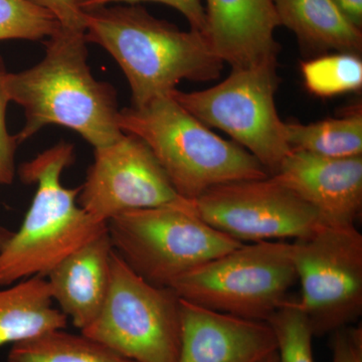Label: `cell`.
<instances>
[{
    "label": "cell",
    "instance_id": "14",
    "mask_svg": "<svg viewBox=\"0 0 362 362\" xmlns=\"http://www.w3.org/2000/svg\"><path fill=\"white\" fill-rule=\"evenodd\" d=\"M206 37L232 69L278 63L280 25L274 0H206Z\"/></svg>",
    "mask_w": 362,
    "mask_h": 362
},
{
    "label": "cell",
    "instance_id": "5",
    "mask_svg": "<svg viewBox=\"0 0 362 362\" xmlns=\"http://www.w3.org/2000/svg\"><path fill=\"white\" fill-rule=\"evenodd\" d=\"M107 228L120 258L150 284L164 288L244 244L206 223L187 199L125 211L107 221Z\"/></svg>",
    "mask_w": 362,
    "mask_h": 362
},
{
    "label": "cell",
    "instance_id": "18",
    "mask_svg": "<svg viewBox=\"0 0 362 362\" xmlns=\"http://www.w3.org/2000/svg\"><path fill=\"white\" fill-rule=\"evenodd\" d=\"M292 151L343 158L362 156V113L311 124L286 123Z\"/></svg>",
    "mask_w": 362,
    "mask_h": 362
},
{
    "label": "cell",
    "instance_id": "2",
    "mask_svg": "<svg viewBox=\"0 0 362 362\" xmlns=\"http://www.w3.org/2000/svg\"><path fill=\"white\" fill-rule=\"evenodd\" d=\"M87 42L103 47L126 76L132 107L168 96L181 81L220 78L223 62L204 33L159 20L140 4L84 11Z\"/></svg>",
    "mask_w": 362,
    "mask_h": 362
},
{
    "label": "cell",
    "instance_id": "11",
    "mask_svg": "<svg viewBox=\"0 0 362 362\" xmlns=\"http://www.w3.org/2000/svg\"><path fill=\"white\" fill-rule=\"evenodd\" d=\"M95 158L80 187L78 204L93 220L106 223L134 209L175 204L182 197L149 147L134 135L95 149Z\"/></svg>",
    "mask_w": 362,
    "mask_h": 362
},
{
    "label": "cell",
    "instance_id": "29",
    "mask_svg": "<svg viewBox=\"0 0 362 362\" xmlns=\"http://www.w3.org/2000/svg\"><path fill=\"white\" fill-rule=\"evenodd\" d=\"M259 362H279L278 350L272 352V354H269L268 356H266L263 361Z\"/></svg>",
    "mask_w": 362,
    "mask_h": 362
},
{
    "label": "cell",
    "instance_id": "20",
    "mask_svg": "<svg viewBox=\"0 0 362 362\" xmlns=\"http://www.w3.org/2000/svg\"><path fill=\"white\" fill-rule=\"evenodd\" d=\"M305 86L318 97H333L361 89L362 62L356 54L337 52L304 62Z\"/></svg>",
    "mask_w": 362,
    "mask_h": 362
},
{
    "label": "cell",
    "instance_id": "3",
    "mask_svg": "<svg viewBox=\"0 0 362 362\" xmlns=\"http://www.w3.org/2000/svg\"><path fill=\"white\" fill-rule=\"evenodd\" d=\"M75 162V147L59 142L21 164L18 175L37 187L20 230L0 251V287L47 275L71 252L107 230L78 204L80 187L66 188L62 173Z\"/></svg>",
    "mask_w": 362,
    "mask_h": 362
},
{
    "label": "cell",
    "instance_id": "4",
    "mask_svg": "<svg viewBox=\"0 0 362 362\" xmlns=\"http://www.w3.org/2000/svg\"><path fill=\"white\" fill-rule=\"evenodd\" d=\"M118 126L149 147L175 192L187 201L223 183L270 176L250 152L214 134L170 95L119 110Z\"/></svg>",
    "mask_w": 362,
    "mask_h": 362
},
{
    "label": "cell",
    "instance_id": "21",
    "mask_svg": "<svg viewBox=\"0 0 362 362\" xmlns=\"http://www.w3.org/2000/svg\"><path fill=\"white\" fill-rule=\"evenodd\" d=\"M277 338L279 362H314V335L297 299L290 298L267 321Z\"/></svg>",
    "mask_w": 362,
    "mask_h": 362
},
{
    "label": "cell",
    "instance_id": "22",
    "mask_svg": "<svg viewBox=\"0 0 362 362\" xmlns=\"http://www.w3.org/2000/svg\"><path fill=\"white\" fill-rule=\"evenodd\" d=\"M59 26L52 13L28 0H0V40H47Z\"/></svg>",
    "mask_w": 362,
    "mask_h": 362
},
{
    "label": "cell",
    "instance_id": "16",
    "mask_svg": "<svg viewBox=\"0 0 362 362\" xmlns=\"http://www.w3.org/2000/svg\"><path fill=\"white\" fill-rule=\"evenodd\" d=\"M280 25L296 35L309 51H337L361 56L362 32L331 0H274Z\"/></svg>",
    "mask_w": 362,
    "mask_h": 362
},
{
    "label": "cell",
    "instance_id": "27",
    "mask_svg": "<svg viewBox=\"0 0 362 362\" xmlns=\"http://www.w3.org/2000/svg\"><path fill=\"white\" fill-rule=\"evenodd\" d=\"M340 13L357 28H362V0H331Z\"/></svg>",
    "mask_w": 362,
    "mask_h": 362
},
{
    "label": "cell",
    "instance_id": "7",
    "mask_svg": "<svg viewBox=\"0 0 362 362\" xmlns=\"http://www.w3.org/2000/svg\"><path fill=\"white\" fill-rule=\"evenodd\" d=\"M81 333L136 362H177L180 297L171 288L150 284L114 251L103 306Z\"/></svg>",
    "mask_w": 362,
    "mask_h": 362
},
{
    "label": "cell",
    "instance_id": "23",
    "mask_svg": "<svg viewBox=\"0 0 362 362\" xmlns=\"http://www.w3.org/2000/svg\"><path fill=\"white\" fill-rule=\"evenodd\" d=\"M7 71L0 57V185H9L16 176V151L18 140L9 134L6 126V109L9 98L6 89Z\"/></svg>",
    "mask_w": 362,
    "mask_h": 362
},
{
    "label": "cell",
    "instance_id": "8",
    "mask_svg": "<svg viewBox=\"0 0 362 362\" xmlns=\"http://www.w3.org/2000/svg\"><path fill=\"white\" fill-rule=\"evenodd\" d=\"M278 63L232 69V73L209 89L170 96L207 127L225 131L274 175L291 153L286 122L275 104L279 87Z\"/></svg>",
    "mask_w": 362,
    "mask_h": 362
},
{
    "label": "cell",
    "instance_id": "12",
    "mask_svg": "<svg viewBox=\"0 0 362 362\" xmlns=\"http://www.w3.org/2000/svg\"><path fill=\"white\" fill-rule=\"evenodd\" d=\"M316 209L324 223L356 226L362 211V156L292 151L270 175Z\"/></svg>",
    "mask_w": 362,
    "mask_h": 362
},
{
    "label": "cell",
    "instance_id": "6",
    "mask_svg": "<svg viewBox=\"0 0 362 362\" xmlns=\"http://www.w3.org/2000/svg\"><path fill=\"white\" fill-rule=\"evenodd\" d=\"M298 282L292 243L243 244L176 281L180 299L230 315L268 321Z\"/></svg>",
    "mask_w": 362,
    "mask_h": 362
},
{
    "label": "cell",
    "instance_id": "13",
    "mask_svg": "<svg viewBox=\"0 0 362 362\" xmlns=\"http://www.w3.org/2000/svg\"><path fill=\"white\" fill-rule=\"evenodd\" d=\"M177 362H259L278 349L270 324L180 299Z\"/></svg>",
    "mask_w": 362,
    "mask_h": 362
},
{
    "label": "cell",
    "instance_id": "10",
    "mask_svg": "<svg viewBox=\"0 0 362 362\" xmlns=\"http://www.w3.org/2000/svg\"><path fill=\"white\" fill-rule=\"evenodd\" d=\"M192 202L206 223L244 244L295 240L323 223L313 206L272 176L223 183Z\"/></svg>",
    "mask_w": 362,
    "mask_h": 362
},
{
    "label": "cell",
    "instance_id": "28",
    "mask_svg": "<svg viewBox=\"0 0 362 362\" xmlns=\"http://www.w3.org/2000/svg\"><path fill=\"white\" fill-rule=\"evenodd\" d=\"M13 232L9 230L8 228H4L0 225V251L6 247L7 242L11 239Z\"/></svg>",
    "mask_w": 362,
    "mask_h": 362
},
{
    "label": "cell",
    "instance_id": "25",
    "mask_svg": "<svg viewBox=\"0 0 362 362\" xmlns=\"http://www.w3.org/2000/svg\"><path fill=\"white\" fill-rule=\"evenodd\" d=\"M332 362H362L361 325H349L331 333Z\"/></svg>",
    "mask_w": 362,
    "mask_h": 362
},
{
    "label": "cell",
    "instance_id": "1",
    "mask_svg": "<svg viewBox=\"0 0 362 362\" xmlns=\"http://www.w3.org/2000/svg\"><path fill=\"white\" fill-rule=\"evenodd\" d=\"M44 44L40 63L6 74L9 101L25 111V125L16 135L18 144L47 125L76 131L95 149L118 141L124 133L116 90L90 73L85 30L59 26Z\"/></svg>",
    "mask_w": 362,
    "mask_h": 362
},
{
    "label": "cell",
    "instance_id": "19",
    "mask_svg": "<svg viewBox=\"0 0 362 362\" xmlns=\"http://www.w3.org/2000/svg\"><path fill=\"white\" fill-rule=\"evenodd\" d=\"M7 362H136L92 338L65 329L13 344Z\"/></svg>",
    "mask_w": 362,
    "mask_h": 362
},
{
    "label": "cell",
    "instance_id": "17",
    "mask_svg": "<svg viewBox=\"0 0 362 362\" xmlns=\"http://www.w3.org/2000/svg\"><path fill=\"white\" fill-rule=\"evenodd\" d=\"M66 326L68 317L54 308L44 276L23 279L0 289V346L66 329Z\"/></svg>",
    "mask_w": 362,
    "mask_h": 362
},
{
    "label": "cell",
    "instance_id": "26",
    "mask_svg": "<svg viewBox=\"0 0 362 362\" xmlns=\"http://www.w3.org/2000/svg\"><path fill=\"white\" fill-rule=\"evenodd\" d=\"M28 1L52 13L62 28L85 30L82 0H28Z\"/></svg>",
    "mask_w": 362,
    "mask_h": 362
},
{
    "label": "cell",
    "instance_id": "24",
    "mask_svg": "<svg viewBox=\"0 0 362 362\" xmlns=\"http://www.w3.org/2000/svg\"><path fill=\"white\" fill-rule=\"evenodd\" d=\"M141 2H158L173 7L187 18L192 30L204 33L206 37V8L201 0H82V8L83 11H88L111 4H139Z\"/></svg>",
    "mask_w": 362,
    "mask_h": 362
},
{
    "label": "cell",
    "instance_id": "15",
    "mask_svg": "<svg viewBox=\"0 0 362 362\" xmlns=\"http://www.w3.org/2000/svg\"><path fill=\"white\" fill-rule=\"evenodd\" d=\"M113 252L107 228L45 275L52 300L81 331L96 319L103 306L110 285Z\"/></svg>",
    "mask_w": 362,
    "mask_h": 362
},
{
    "label": "cell",
    "instance_id": "9",
    "mask_svg": "<svg viewBox=\"0 0 362 362\" xmlns=\"http://www.w3.org/2000/svg\"><path fill=\"white\" fill-rule=\"evenodd\" d=\"M302 294L297 304L314 337L352 325L362 313V235L356 226L321 223L292 243Z\"/></svg>",
    "mask_w": 362,
    "mask_h": 362
}]
</instances>
